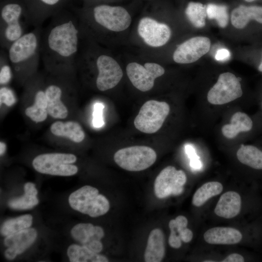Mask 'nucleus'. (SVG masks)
Here are the masks:
<instances>
[{"mask_svg":"<svg viewBox=\"0 0 262 262\" xmlns=\"http://www.w3.org/2000/svg\"><path fill=\"white\" fill-rule=\"evenodd\" d=\"M84 34L78 14L58 12L43 30L41 59L53 74L73 73Z\"/></svg>","mask_w":262,"mask_h":262,"instance_id":"1","label":"nucleus"},{"mask_svg":"<svg viewBox=\"0 0 262 262\" xmlns=\"http://www.w3.org/2000/svg\"><path fill=\"white\" fill-rule=\"evenodd\" d=\"M41 26L34 27L13 42L7 50L10 64L16 74H31L41 59Z\"/></svg>","mask_w":262,"mask_h":262,"instance_id":"2","label":"nucleus"},{"mask_svg":"<svg viewBox=\"0 0 262 262\" xmlns=\"http://www.w3.org/2000/svg\"><path fill=\"white\" fill-rule=\"evenodd\" d=\"M81 22H93L102 29L113 32H119L127 29L131 22L127 10L119 6L99 4L95 6L90 16L79 13Z\"/></svg>","mask_w":262,"mask_h":262,"instance_id":"3","label":"nucleus"},{"mask_svg":"<svg viewBox=\"0 0 262 262\" xmlns=\"http://www.w3.org/2000/svg\"><path fill=\"white\" fill-rule=\"evenodd\" d=\"M26 16L21 4L16 2L6 3L0 12V44L2 49H8L10 46L25 33L26 21L21 20Z\"/></svg>","mask_w":262,"mask_h":262,"instance_id":"4","label":"nucleus"},{"mask_svg":"<svg viewBox=\"0 0 262 262\" xmlns=\"http://www.w3.org/2000/svg\"><path fill=\"white\" fill-rule=\"evenodd\" d=\"M68 202L74 210L92 217L103 215L110 209V203L98 190L90 185L83 186L72 192Z\"/></svg>","mask_w":262,"mask_h":262,"instance_id":"5","label":"nucleus"},{"mask_svg":"<svg viewBox=\"0 0 262 262\" xmlns=\"http://www.w3.org/2000/svg\"><path fill=\"white\" fill-rule=\"evenodd\" d=\"M77 159V157L71 153H45L35 157L32 164L36 171L42 174L70 176L78 171V167L72 164Z\"/></svg>","mask_w":262,"mask_h":262,"instance_id":"6","label":"nucleus"},{"mask_svg":"<svg viewBox=\"0 0 262 262\" xmlns=\"http://www.w3.org/2000/svg\"><path fill=\"white\" fill-rule=\"evenodd\" d=\"M170 111V106L167 102L149 100L141 107L134 120V125L142 132L155 133L163 126Z\"/></svg>","mask_w":262,"mask_h":262,"instance_id":"7","label":"nucleus"},{"mask_svg":"<svg viewBox=\"0 0 262 262\" xmlns=\"http://www.w3.org/2000/svg\"><path fill=\"white\" fill-rule=\"evenodd\" d=\"M114 159L115 163L124 170L140 171L148 168L155 162L157 153L149 147L134 146L118 150Z\"/></svg>","mask_w":262,"mask_h":262,"instance_id":"8","label":"nucleus"},{"mask_svg":"<svg viewBox=\"0 0 262 262\" xmlns=\"http://www.w3.org/2000/svg\"><path fill=\"white\" fill-rule=\"evenodd\" d=\"M243 94L240 82L233 73L226 72L220 74L217 82L209 90L207 99L213 105L230 103Z\"/></svg>","mask_w":262,"mask_h":262,"instance_id":"9","label":"nucleus"},{"mask_svg":"<svg viewBox=\"0 0 262 262\" xmlns=\"http://www.w3.org/2000/svg\"><path fill=\"white\" fill-rule=\"evenodd\" d=\"M94 64L98 73L96 85L100 91H106L115 87L121 81L123 71L117 62L105 53L95 55Z\"/></svg>","mask_w":262,"mask_h":262,"instance_id":"10","label":"nucleus"},{"mask_svg":"<svg viewBox=\"0 0 262 262\" xmlns=\"http://www.w3.org/2000/svg\"><path fill=\"white\" fill-rule=\"evenodd\" d=\"M186 180L187 177L183 170L167 166L161 170L155 180V196L159 198H164L170 195H180L183 191Z\"/></svg>","mask_w":262,"mask_h":262,"instance_id":"11","label":"nucleus"},{"mask_svg":"<svg viewBox=\"0 0 262 262\" xmlns=\"http://www.w3.org/2000/svg\"><path fill=\"white\" fill-rule=\"evenodd\" d=\"M126 72L136 88L147 92L153 87L155 80L163 76L165 70L161 65L155 63H146L143 66L136 62H131L127 66Z\"/></svg>","mask_w":262,"mask_h":262,"instance_id":"12","label":"nucleus"},{"mask_svg":"<svg viewBox=\"0 0 262 262\" xmlns=\"http://www.w3.org/2000/svg\"><path fill=\"white\" fill-rule=\"evenodd\" d=\"M211 40L206 36L192 37L180 45L173 58L177 63L186 64L196 62L210 50Z\"/></svg>","mask_w":262,"mask_h":262,"instance_id":"13","label":"nucleus"},{"mask_svg":"<svg viewBox=\"0 0 262 262\" xmlns=\"http://www.w3.org/2000/svg\"><path fill=\"white\" fill-rule=\"evenodd\" d=\"M138 32L144 42L153 47L165 45L171 34V29L168 25L148 17H143L140 20Z\"/></svg>","mask_w":262,"mask_h":262,"instance_id":"14","label":"nucleus"},{"mask_svg":"<svg viewBox=\"0 0 262 262\" xmlns=\"http://www.w3.org/2000/svg\"><path fill=\"white\" fill-rule=\"evenodd\" d=\"M72 238L92 251L99 253L103 249L101 239L104 236L103 229L90 223H79L71 230Z\"/></svg>","mask_w":262,"mask_h":262,"instance_id":"15","label":"nucleus"},{"mask_svg":"<svg viewBox=\"0 0 262 262\" xmlns=\"http://www.w3.org/2000/svg\"><path fill=\"white\" fill-rule=\"evenodd\" d=\"M37 236L36 230L30 228L6 236L4 244L7 248L4 252L5 257L9 260L14 259L30 247Z\"/></svg>","mask_w":262,"mask_h":262,"instance_id":"16","label":"nucleus"},{"mask_svg":"<svg viewBox=\"0 0 262 262\" xmlns=\"http://www.w3.org/2000/svg\"><path fill=\"white\" fill-rule=\"evenodd\" d=\"M255 127L253 119L247 114L242 112L234 113L229 124H225L221 128V133L226 138L232 139L239 133L252 131Z\"/></svg>","mask_w":262,"mask_h":262,"instance_id":"17","label":"nucleus"},{"mask_svg":"<svg viewBox=\"0 0 262 262\" xmlns=\"http://www.w3.org/2000/svg\"><path fill=\"white\" fill-rule=\"evenodd\" d=\"M44 91L48 101V115L54 118H66L68 110L61 100L62 87L57 83H52L48 84Z\"/></svg>","mask_w":262,"mask_h":262,"instance_id":"18","label":"nucleus"},{"mask_svg":"<svg viewBox=\"0 0 262 262\" xmlns=\"http://www.w3.org/2000/svg\"><path fill=\"white\" fill-rule=\"evenodd\" d=\"M203 237L205 242L210 244L234 245L240 242L243 236L235 228L217 227L208 229Z\"/></svg>","mask_w":262,"mask_h":262,"instance_id":"19","label":"nucleus"},{"mask_svg":"<svg viewBox=\"0 0 262 262\" xmlns=\"http://www.w3.org/2000/svg\"><path fill=\"white\" fill-rule=\"evenodd\" d=\"M241 203V197L238 193L232 191L226 192L219 198L214 209V213L224 218H232L240 213Z\"/></svg>","mask_w":262,"mask_h":262,"instance_id":"20","label":"nucleus"},{"mask_svg":"<svg viewBox=\"0 0 262 262\" xmlns=\"http://www.w3.org/2000/svg\"><path fill=\"white\" fill-rule=\"evenodd\" d=\"M164 236L160 229H155L150 232L144 259L146 262H160L165 255Z\"/></svg>","mask_w":262,"mask_h":262,"instance_id":"21","label":"nucleus"},{"mask_svg":"<svg viewBox=\"0 0 262 262\" xmlns=\"http://www.w3.org/2000/svg\"><path fill=\"white\" fill-rule=\"evenodd\" d=\"M250 20L262 24V7L240 5L231 12L230 20L233 27L238 29L246 27Z\"/></svg>","mask_w":262,"mask_h":262,"instance_id":"22","label":"nucleus"},{"mask_svg":"<svg viewBox=\"0 0 262 262\" xmlns=\"http://www.w3.org/2000/svg\"><path fill=\"white\" fill-rule=\"evenodd\" d=\"M50 129L54 135L68 138L75 143H80L85 138L83 129L79 123L75 121H57L51 125Z\"/></svg>","mask_w":262,"mask_h":262,"instance_id":"23","label":"nucleus"},{"mask_svg":"<svg viewBox=\"0 0 262 262\" xmlns=\"http://www.w3.org/2000/svg\"><path fill=\"white\" fill-rule=\"evenodd\" d=\"M239 161L257 170H262V149L253 145L242 144L236 152Z\"/></svg>","mask_w":262,"mask_h":262,"instance_id":"24","label":"nucleus"},{"mask_svg":"<svg viewBox=\"0 0 262 262\" xmlns=\"http://www.w3.org/2000/svg\"><path fill=\"white\" fill-rule=\"evenodd\" d=\"M67 255L71 262H108V258L96 253L82 245L72 244L67 249Z\"/></svg>","mask_w":262,"mask_h":262,"instance_id":"25","label":"nucleus"},{"mask_svg":"<svg viewBox=\"0 0 262 262\" xmlns=\"http://www.w3.org/2000/svg\"><path fill=\"white\" fill-rule=\"evenodd\" d=\"M48 101L44 90H38L35 94L34 104L27 107L25 113L33 121L40 122L48 116Z\"/></svg>","mask_w":262,"mask_h":262,"instance_id":"26","label":"nucleus"},{"mask_svg":"<svg viewBox=\"0 0 262 262\" xmlns=\"http://www.w3.org/2000/svg\"><path fill=\"white\" fill-rule=\"evenodd\" d=\"M223 189L222 184L218 181L206 182L195 193L192 204L196 207L201 206L211 197L220 194Z\"/></svg>","mask_w":262,"mask_h":262,"instance_id":"27","label":"nucleus"},{"mask_svg":"<svg viewBox=\"0 0 262 262\" xmlns=\"http://www.w3.org/2000/svg\"><path fill=\"white\" fill-rule=\"evenodd\" d=\"M33 223V216L31 214H24L5 221L0 228V233L7 236L23 229L29 228Z\"/></svg>","mask_w":262,"mask_h":262,"instance_id":"28","label":"nucleus"},{"mask_svg":"<svg viewBox=\"0 0 262 262\" xmlns=\"http://www.w3.org/2000/svg\"><path fill=\"white\" fill-rule=\"evenodd\" d=\"M62 0H36L39 5L33 22L34 27L42 26L45 20L50 16H53L58 12L55 8L61 3Z\"/></svg>","mask_w":262,"mask_h":262,"instance_id":"29","label":"nucleus"},{"mask_svg":"<svg viewBox=\"0 0 262 262\" xmlns=\"http://www.w3.org/2000/svg\"><path fill=\"white\" fill-rule=\"evenodd\" d=\"M185 14L195 27L200 28L205 25L206 8L201 3L189 2L186 8Z\"/></svg>","mask_w":262,"mask_h":262,"instance_id":"30","label":"nucleus"},{"mask_svg":"<svg viewBox=\"0 0 262 262\" xmlns=\"http://www.w3.org/2000/svg\"><path fill=\"white\" fill-rule=\"evenodd\" d=\"M206 14L210 19H215L221 28H225L229 21L227 8L225 5L209 4L206 7Z\"/></svg>","mask_w":262,"mask_h":262,"instance_id":"31","label":"nucleus"},{"mask_svg":"<svg viewBox=\"0 0 262 262\" xmlns=\"http://www.w3.org/2000/svg\"><path fill=\"white\" fill-rule=\"evenodd\" d=\"M38 203L39 200L37 196L24 193L23 196L10 200L8 206L15 210H27L32 209Z\"/></svg>","mask_w":262,"mask_h":262,"instance_id":"32","label":"nucleus"},{"mask_svg":"<svg viewBox=\"0 0 262 262\" xmlns=\"http://www.w3.org/2000/svg\"><path fill=\"white\" fill-rule=\"evenodd\" d=\"M0 53V83L1 85L8 83L12 77V67L8 60L7 54Z\"/></svg>","mask_w":262,"mask_h":262,"instance_id":"33","label":"nucleus"},{"mask_svg":"<svg viewBox=\"0 0 262 262\" xmlns=\"http://www.w3.org/2000/svg\"><path fill=\"white\" fill-rule=\"evenodd\" d=\"M104 106L100 103H96L94 105L93 125L95 128H101L104 125L102 113Z\"/></svg>","mask_w":262,"mask_h":262,"instance_id":"34","label":"nucleus"},{"mask_svg":"<svg viewBox=\"0 0 262 262\" xmlns=\"http://www.w3.org/2000/svg\"><path fill=\"white\" fill-rule=\"evenodd\" d=\"M16 99L13 91L6 87L0 89V102L5 104L7 106H11L16 102Z\"/></svg>","mask_w":262,"mask_h":262,"instance_id":"35","label":"nucleus"},{"mask_svg":"<svg viewBox=\"0 0 262 262\" xmlns=\"http://www.w3.org/2000/svg\"><path fill=\"white\" fill-rule=\"evenodd\" d=\"M168 243L170 246L174 248H179L181 246V240L174 230H170Z\"/></svg>","mask_w":262,"mask_h":262,"instance_id":"36","label":"nucleus"},{"mask_svg":"<svg viewBox=\"0 0 262 262\" xmlns=\"http://www.w3.org/2000/svg\"><path fill=\"white\" fill-rule=\"evenodd\" d=\"M230 56V52L227 49H218L215 55V59L218 61L224 62L229 59Z\"/></svg>","mask_w":262,"mask_h":262,"instance_id":"37","label":"nucleus"},{"mask_svg":"<svg viewBox=\"0 0 262 262\" xmlns=\"http://www.w3.org/2000/svg\"><path fill=\"white\" fill-rule=\"evenodd\" d=\"M178 236L182 241L185 243H188L192 240L193 237V233L190 229L185 228L178 233Z\"/></svg>","mask_w":262,"mask_h":262,"instance_id":"38","label":"nucleus"},{"mask_svg":"<svg viewBox=\"0 0 262 262\" xmlns=\"http://www.w3.org/2000/svg\"><path fill=\"white\" fill-rule=\"evenodd\" d=\"M244 261V257L237 253L231 254L222 261V262H243Z\"/></svg>","mask_w":262,"mask_h":262,"instance_id":"39","label":"nucleus"},{"mask_svg":"<svg viewBox=\"0 0 262 262\" xmlns=\"http://www.w3.org/2000/svg\"><path fill=\"white\" fill-rule=\"evenodd\" d=\"M24 193L34 196H37L38 191L34 183L28 182L26 183L24 186Z\"/></svg>","mask_w":262,"mask_h":262,"instance_id":"40","label":"nucleus"},{"mask_svg":"<svg viewBox=\"0 0 262 262\" xmlns=\"http://www.w3.org/2000/svg\"><path fill=\"white\" fill-rule=\"evenodd\" d=\"M190 165L196 169H200L202 166L201 163L197 157L191 159Z\"/></svg>","mask_w":262,"mask_h":262,"instance_id":"41","label":"nucleus"},{"mask_svg":"<svg viewBox=\"0 0 262 262\" xmlns=\"http://www.w3.org/2000/svg\"><path fill=\"white\" fill-rule=\"evenodd\" d=\"M186 150L187 154L191 159L196 157L195 155L194 150L191 146H186Z\"/></svg>","mask_w":262,"mask_h":262,"instance_id":"42","label":"nucleus"},{"mask_svg":"<svg viewBox=\"0 0 262 262\" xmlns=\"http://www.w3.org/2000/svg\"><path fill=\"white\" fill-rule=\"evenodd\" d=\"M6 146L3 142H0V155L2 156L4 154L6 151Z\"/></svg>","mask_w":262,"mask_h":262,"instance_id":"43","label":"nucleus"},{"mask_svg":"<svg viewBox=\"0 0 262 262\" xmlns=\"http://www.w3.org/2000/svg\"><path fill=\"white\" fill-rule=\"evenodd\" d=\"M258 70L262 72V61L261 62V63H260V64L259 65V66H258Z\"/></svg>","mask_w":262,"mask_h":262,"instance_id":"44","label":"nucleus"},{"mask_svg":"<svg viewBox=\"0 0 262 262\" xmlns=\"http://www.w3.org/2000/svg\"><path fill=\"white\" fill-rule=\"evenodd\" d=\"M260 106L262 111V98H261V102H260Z\"/></svg>","mask_w":262,"mask_h":262,"instance_id":"45","label":"nucleus"},{"mask_svg":"<svg viewBox=\"0 0 262 262\" xmlns=\"http://www.w3.org/2000/svg\"><path fill=\"white\" fill-rule=\"evenodd\" d=\"M245 1H247V2H252V1H253L255 0H245Z\"/></svg>","mask_w":262,"mask_h":262,"instance_id":"46","label":"nucleus"}]
</instances>
